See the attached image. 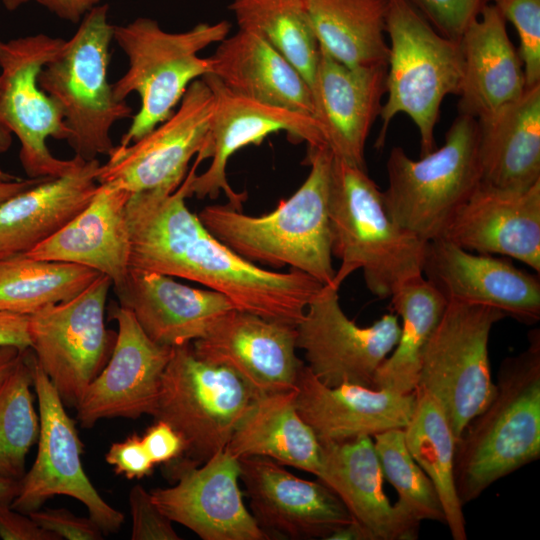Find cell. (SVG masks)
<instances>
[{
  "mask_svg": "<svg viewBox=\"0 0 540 540\" xmlns=\"http://www.w3.org/2000/svg\"><path fill=\"white\" fill-rule=\"evenodd\" d=\"M199 161L172 191L132 193L126 204L130 268L184 278L228 297L236 309L293 326L324 285L294 269L267 270L212 235L186 206Z\"/></svg>",
  "mask_w": 540,
  "mask_h": 540,
  "instance_id": "obj_1",
  "label": "cell"
},
{
  "mask_svg": "<svg viewBox=\"0 0 540 540\" xmlns=\"http://www.w3.org/2000/svg\"><path fill=\"white\" fill-rule=\"evenodd\" d=\"M390 298L392 311L400 317V336L379 367L374 387L412 393L417 387L425 347L447 302L424 276L407 282Z\"/></svg>",
  "mask_w": 540,
  "mask_h": 540,
  "instance_id": "obj_34",
  "label": "cell"
},
{
  "mask_svg": "<svg viewBox=\"0 0 540 540\" xmlns=\"http://www.w3.org/2000/svg\"><path fill=\"white\" fill-rule=\"evenodd\" d=\"M296 389L256 398L225 450L233 457H265L314 475L320 468V442L299 415Z\"/></svg>",
  "mask_w": 540,
  "mask_h": 540,
  "instance_id": "obj_32",
  "label": "cell"
},
{
  "mask_svg": "<svg viewBox=\"0 0 540 540\" xmlns=\"http://www.w3.org/2000/svg\"><path fill=\"white\" fill-rule=\"evenodd\" d=\"M240 479L260 528L287 539H326L353 520L321 481L302 479L265 457L238 459Z\"/></svg>",
  "mask_w": 540,
  "mask_h": 540,
  "instance_id": "obj_21",
  "label": "cell"
},
{
  "mask_svg": "<svg viewBox=\"0 0 540 540\" xmlns=\"http://www.w3.org/2000/svg\"><path fill=\"white\" fill-rule=\"evenodd\" d=\"M8 11H14L28 2H36L54 13L57 17L76 23L101 0H1Z\"/></svg>",
  "mask_w": 540,
  "mask_h": 540,
  "instance_id": "obj_47",
  "label": "cell"
},
{
  "mask_svg": "<svg viewBox=\"0 0 540 540\" xmlns=\"http://www.w3.org/2000/svg\"><path fill=\"white\" fill-rule=\"evenodd\" d=\"M24 351L0 384V478L20 480L40 433L31 387L33 356Z\"/></svg>",
  "mask_w": 540,
  "mask_h": 540,
  "instance_id": "obj_38",
  "label": "cell"
},
{
  "mask_svg": "<svg viewBox=\"0 0 540 540\" xmlns=\"http://www.w3.org/2000/svg\"><path fill=\"white\" fill-rule=\"evenodd\" d=\"M459 114L485 118L518 99L527 89L520 55L509 39L506 20L487 3L463 32Z\"/></svg>",
  "mask_w": 540,
  "mask_h": 540,
  "instance_id": "obj_28",
  "label": "cell"
},
{
  "mask_svg": "<svg viewBox=\"0 0 540 540\" xmlns=\"http://www.w3.org/2000/svg\"><path fill=\"white\" fill-rule=\"evenodd\" d=\"M386 75L387 64L348 66L320 47L312 94L334 157L366 169L365 145L381 113Z\"/></svg>",
  "mask_w": 540,
  "mask_h": 540,
  "instance_id": "obj_23",
  "label": "cell"
},
{
  "mask_svg": "<svg viewBox=\"0 0 540 540\" xmlns=\"http://www.w3.org/2000/svg\"><path fill=\"white\" fill-rule=\"evenodd\" d=\"M296 340V326L234 309L192 347L200 359L231 370L262 396L296 389L304 365Z\"/></svg>",
  "mask_w": 540,
  "mask_h": 540,
  "instance_id": "obj_19",
  "label": "cell"
},
{
  "mask_svg": "<svg viewBox=\"0 0 540 540\" xmlns=\"http://www.w3.org/2000/svg\"><path fill=\"white\" fill-rule=\"evenodd\" d=\"M202 79L213 92L214 110L207 139L196 155L200 162L211 158L208 169L196 174L191 184L192 195L198 199H215L223 191L228 204L242 211L247 195L235 192L229 185L228 160L241 148L260 144L268 135L286 132L293 140L306 142L308 147L327 145L316 118L234 94L211 74Z\"/></svg>",
  "mask_w": 540,
  "mask_h": 540,
  "instance_id": "obj_16",
  "label": "cell"
},
{
  "mask_svg": "<svg viewBox=\"0 0 540 540\" xmlns=\"http://www.w3.org/2000/svg\"><path fill=\"white\" fill-rule=\"evenodd\" d=\"M519 37L526 85L540 84V0H490Z\"/></svg>",
  "mask_w": 540,
  "mask_h": 540,
  "instance_id": "obj_40",
  "label": "cell"
},
{
  "mask_svg": "<svg viewBox=\"0 0 540 540\" xmlns=\"http://www.w3.org/2000/svg\"><path fill=\"white\" fill-rule=\"evenodd\" d=\"M322 49L348 66L387 64L390 0H305Z\"/></svg>",
  "mask_w": 540,
  "mask_h": 540,
  "instance_id": "obj_33",
  "label": "cell"
},
{
  "mask_svg": "<svg viewBox=\"0 0 540 540\" xmlns=\"http://www.w3.org/2000/svg\"><path fill=\"white\" fill-rule=\"evenodd\" d=\"M111 286L100 274L72 299L28 315L30 349L65 407H76L114 349L117 333L104 323Z\"/></svg>",
  "mask_w": 540,
  "mask_h": 540,
  "instance_id": "obj_11",
  "label": "cell"
},
{
  "mask_svg": "<svg viewBox=\"0 0 540 540\" xmlns=\"http://www.w3.org/2000/svg\"><path fill=\"white\" fill-rule=\"evenodd\" d=\"M386 34L387 100L375 146H384L390 122L403 113L419 131L422 156L436 148L434 129L444 98L460 92L459 43L441 35L404 0H390Z\"/></svg>",
  "mask_w": 540,
  "mask_h": 540,
  "instance_id": "obj_7",
  "label": "cell"
},
{
  "mask_svg": "<svg viewBox=\"0 0 540 540\" xmlns=\"http://www.w3.org/2000/svg\"><path fill=\"white\" fill-rule=\"evenodd\" d=\"M480 254L516 259L540 273V181L523 190L481 182L443 236Z\"/></svg>",
  "mask_w": 540,
  "mask_h": 540,
  "instance_id": "obj_22",
  "label": "cell"
},
{
  "mask_svg": "<svg viewBox=\"0 0 540 540\" xmlns=\"http://www.w3.org/2000/svg\"><path fill=\"white\" fill-rule=\"evenodd\" d=\"M0 346L30 349L27 315L0 311Z\"/></svg>",
  "mask_w": 540,
  "mask_h": 540,
  "instance_id": "obj_48",
  "label": "cell"
},
{
  "mask_svg": "<svg viewBox=\"0 0 540 540\" xmlns=\"http://www.w3.org/2000/svg\"><path fill=\"white\" fill-rule=\"evenodd\" d=\"M24 351L26 350H20L13 346H0V384L12 370Z\"/></svg>",
  "mask_w": 540,
  "mask_h": 540,
  "instance_id": "obj_51",
  "label": "cell"
},
{
  "mask_svg": "<svg viewBox=\"0 0 540 540\" xmlns=\"http://www.w3.org/2000/svg\"><path fill=\"white\" fill-rule=\"evenodd\" d=\"M33 387L38 402L40 433L36 459L20 479L11 507L29 514L56 495L84 504L103 533L120 530L124 515L107 503L87 477L81 461L83 445L75 421L66 412L56 388L33 356Z\"/></svg>",
  "mask_w": 540,
  "mask_h": 540,
  "instance_id": "obj_13",
  "label": "cell"
},
{
  "mask_svg": "<svg viewBox=\"0 0 540 540\" xmlns=\"http://www.w3.org/2000/svg\"><path fill=\"white\" fill-rule=\"evenodd\" d=\"M64 43L43 33L0 40V117L20 142L19 159L29 178L62 176L81 159L56 158L46 144L49 137L70 136L61 111L38 83Z\"/></svg>",
  "mask_w": 540,
  "mask_h": 540,
  "instance_id": "obj_12",
  "label": "cell"
},
{
  "mask_svg": "<svg viewBox=\"0 0 540 540\" xmlns=\"http://www.w3.org/2000/svg\"><path fill=\"white\" fill-rule=\"evenodd\" d=\"M505 317L492 307L449 302L425 347L417 387L440 404L456 440L493 396L489 338Z\"/></svg>",
  "mask_w": 540,
  "mask_h": 540,
  "instance_id": "obj_10",
  "label": "cell"
},
{
  "mask_svg": "<svg viewBox=\"0 0 540 540\" xmlns=\"http://www.w3.org/2000/svg\"><path fill=\"white\" fill-rule=\"evenodd\" d=\"M109 6L98 4L82 18L74 35L41 70L40 88L61 111L75 156L85 160L114 148L112 126L131 117L132 109L115 98L108 81L113 27Z\"/></svg>",
  "mask_w": 540,
  "mask_h": 540,
  "instance_id": "obj_6",
  "label": "cell"
},
{
  "mask_svg": "<svg viewBox=\"0 0 540 540\" xmlns=\"http://www.w3.org/2000/svg\"><path fill=\"white\" fill-rule=\"evenodd\" d=\"M97 159H80L66 174L46 178L0 203V258L28 253L92 200L99 183Z\"/></svg>",
  "mask_w": 540,
  "mask_h": 540,
  "instance_id": "obj_30",
  "label": "cell"
},
{
  "mask_svg": "<svg viewBox=\"0 0 540 540\" xmlns=\"http://www.w3.org/2000/svg\"><path fill=\"white\" fill-rule=\"evenodd\" d=\"M327 540H369V537L362 526L352 520L333 532Z\"/></svg>",
  "mask_w": 540,
  "mask_h": 540,
  "instance_id": "obj_50",
  "label": "cell"
},
{
  "mask_svg": "<svg viewBox=\"0 0 540 540\" xmlns=\"http://www.w3.org/2000/svg\"><path fill=\"white\" fill-rule=\"evenodd\" d=\"M112 315L118 324L112 354L75 407L77 420L85 428L106 418L153 416L173 351L150 339L129 309L116 307Z\"/></svg>",
  "mask_w": 540,
  "mask_h": 540,
  "instance_id": "obj_18",
  "label": "cell"
},
{
  "mask_svg": "<svg viewBox=\"0 0 540 540\" xmlns=\"http://www.w3.org/2000/svg\"><path fill=\"white\" fill-rule=\"evenodd\" d=\"M334 155L327 145L308 147L310 172L288 199L270 213L249 216L226 205L198 213L206 229L247 261L301 271L332 286L329 196Z\"/></svg>",
  "mask_w": 540,
  "mask_h": 540,
  "instance_id": "obj_2",
  "label": "cell"
},
{
  "mask_svg": "<svg viewBox=\"0 0 540 540\" xmlns=\"http://www.w3.org/2000/svg\"><path fill=\"white\" fill-rule=\"evenodd\" d=\"M415 391L402 394L353 384L329 387L303 365L295 404L320 442H340L403 429L415 407Z\"/></svg>",
  "mask_w": 540,
  "mask_h": 540,
  "instance_id": "obj_25",
  "label": "cell"
},
{
  "mask_svg": "<svg viewBox=\"0 0 540 540\" xmlns=\"http://www.w3.org/2000/svg\"><path fill=\"white\" fill-rule=\"evenodd\" d=\"M230 28L228 21L221 20L172 33L148 17L113 27V39L128 58L127 71L112 84L114 96L125 101L137 93L141 100L119 145L131 144L169 118L188 86L211 74L209 58L198 53L225 39Z\"/></svg>",
  "mask_w": 540,
  "mask_h": 540,
  "instance_id": "obj_5",
  "label": "cell"
},
{
  "mask_svg": "<svg viewBox=\"0 0 540 540\" xmlns=\"http://www.w3.org/2000/svg\"><path fill=\"white\" fill-rule=\"evenodd\" d=\"M154 342L181 346L202 338L224 314L236 309L225 295L194 288L173 277L130 268L123 287L115 291Z\"/></svg>",
  "mask_w": 540,
  "mask_h": 540,
  "instance_id": "obj_26",
  "label": "cell"
},
{
  "mask_svg": "<svg viewBox=\"0 0 540 540\" xmlns=\"http://www.w3.org/2000/svg\"><path fill=\"white\" fill-rule=\"evenodd\" d=\"M99 275L85 266L35 259L27 253L0 258V311L28 316L72 299Z\"/></svg>",
  "mask_w": 540,
  "mask_h": 540,
  "instance_id": "obj_36",
  "label": "cell"
},
{
  "mask_svg": "<svg viewBox=\"0 0 540 540\" xmlns=\"http://www.w3.org/2000/svg\"><path fill=\"white\" fill-rule=\"evenodd\" d=\"M257 397L234 372L200 359L187 343L173 347L153 416L180 435L183 459L199 465L226 448Z\"/></svg>",
  "mask_w": 540,
  "mask_h": 540,
  "instance_id": "obj_9",
  "label": "cell"
},
{
  "mask_svg": "<svg viewBox=\"0 0 540 540\" xmlns=\"http://www.w3.org/2000/svg\"><path fill=\"white\" fill-rule=\"evenodd\" d=\"M141 437L155 465L171 462L183 454L184 444L180 435L162 420H156Z\"/></svg>",
  "mask_w": 540,
  "mask_h": 540,
  "instance_id": "obj_45",
  "label": "cell"
},
{
  "mask_svg": "<svg viewBox=\"0 0 540 540\" xmlns=\"http://www.w3.org/2000/svg\"><path fill=\"white\" fill-rule=\"evenodd\" d=\"M386 170L383 197L393 221L427 242L441 238L482 182L477 120L458 114L444 144L418 160L393 147Z\"/></svg>",
  "mask_w": 540,
  "mask_h": 540,
  "instance_id": "obj_8",
  "label": "cell"
},
{
  "mask_svg": "<svg viewBox=\"0 0 540 540\" xmlns=\"http://www.w3.org/2000/svg\"><path fill=\"white\" fill-rule=\"evenodd\" d=\"M441 35L459 42L467 26L490 0H404Z\"/></svg>",
  "mask_w": 540,
  "mask_h": 540,
  "instance_id": "obj_41",
  "label": "cell"
},
{
  "mask_svg": "<svg viewBox=\"0 0 540 540\" xmlns=\"http://www.w3.org/2000/svg\"><path fill=\"white\" fill-rule=\"evenodd\" d=\"M132 516V540H180L172 521L159 509L143 486L135 485L129 493Z\"/></svg>",
  "mask_w": 540,
  "mask_h": 540,
  "instance_id": "obj_42",
  "label": "cell"
},
{
  "mask_svg": "<svg viewBox=\"0 0 540 540\" xmlns=\"http://www.w3.org/2000/svg\"><path fill=\"white\" fill-rule=\"evenodd\" d=\"M28 515L38 526L57 535L60 539H103V531L90 517H79L63 508L38 509Z\"/></svg>",
  "mask_w": 540,
  "mask_h": 540,
  "instance_id": "obj_43",
  "label": "cell"
},
{
  "mask_svg": "<svg viewBox=\"0 0 540 540\" xmlns=\"http://www.w3.org/2000/svg\"><path fill=\"white\" fill-rule=\"evenodd\" d=\"M106 462L116 474L127 479H141L152 473L154 462L150 458L142 437L132 434L125 440L113 443L105 455Z\"/></svg>",
  "mask_w": 540,
  "mask_h": 540,
  "instance_id": "obj_44",
  "label": "cell"
},
{
  "mask_svg": "<svg viewBox=\"0 0 540 540\" xmlns=\"http://www.w3.org/2000/svg\"><path fill=\"white\" fill-rule=\"evenodd\" d=\"M337 288L323 286L296 326L297 348L308 368L329 387L343 384L374 387L376 373L396 346L399 317L393 311L361 327L347 317Z\"/></svg>",
  "mask_w": 540,
  "mask_h": 540,
  "instance_id": "obj_14",
  "label": "cell"
},
{
  "mask_svg": "<svg viewBox=\"0 0 540 540\" xmlns=\"http://www.w3.org/2000/svg\"><path fill=\"white\" fill-rule=\"evenodd\" d=\"M214 110V95L201 78L186 89L179 108L140 139L114 146L99 166L97 181L137 193L176 190L191 158L203 148Z\"/></svg>",
  "mask_w": 540,
  "mask_h": 540,
  "instance_id": "obj_15",
  "label": "cell"
},
{
  "mask_svg": "<svg viewBox=\"0 0 540 540\" xmlns=\"http://www.w3.org/2000/svg\"><path fill=\"white\" fill-rule=\"evenodd\" d=\"M415 396L413 413L403 428L407 448L435 486L452 538L466 540L463 505L454 480L456 437L435 398L420 387Z\"/></svg>",
  "mask_w": 540,
  "mask_h": 540,
  "instance_id": "obj_35",
  "label": "cell"
},
{
  "mask_svg": "<svg viewBox=\"0 0 540 540\" xmlns=\"http://www.w3.org/2000/svg\"><path fill=\"white\" fill-rule=\"evenodd\" d=\"M229 9L239 29L265 37L313 88L320 45L305 0H233Z\"/></svg>",
  "mask_w": 540,
  "mask_h": 540,
  "instance_id": "obj_37",
  "label": "cell"
},
{
  "mask_svg": "<svg viewBox=\"0 0 540 540\" xmlns=\"http://www.w3.org/2000/svg\"><path fill=\"white\" fill-rule=\"evenodd\" d=\"M503 359L487 406L456 441L454 480L462 505L540 456V330Z\"/></svg>",
  "mask_w": 540,
  "mask_h": 540,
  "instance_id": "obj_3",
  "label": "cell"
},
{
  "mask_svg": "<svg viewBox=\"0 0 540 540\" xmlns=\"http://www.w3.org/2000/svg\"><path fill=\"white\" fill-rule=\"evenodd\" d=\"M44 179L46 178H19L13 181L0 182V203L13 195L34 186Z\"/></svg>",
  "mask_w": 540,
  "mask_h": 540,
  "instance_id": "obj_49",
  "label": "cell"
},
{
  "mask_svg": "<svg viewBox=\"0 0 540 540\" xmlns=\"http://www.w3.org/2000/svg\"><path fill=\"white\" fill-rule=\"evenodd\" d=\"M320 442V441H319ZM317 478L343 502L369 540H415L420 522L383 491V474L373 437L320 442Z\"/></svg>",
  "mask_w": 540,
  "mask_h": 540,
  "instance_id": "obj_24",
  "label": "cell"
},
{
  "mask_svg": "<svg viewBox=\"0 0 540 540\" xmlns=\"http://www.w3.org/2000/svg\"><path fill=\"white\" fill-rule=\"evenodd\" d=\"M332 256L340 260L333 287L363 273L367 289L390 298L423 276L427 241L399 226L387 212L383 191L366 169L333 159L329 196Z\"/></svg>",
  "mask_w": 540,
  "mask_h": 540,
  "instance_id": "obj_4",
  "label": "cell"
},
{
  "mask_svg": "<svg viewBox=\"0 0 540 540\" xmlns=\"http://www.w3.org/2000/svg\"><path fill=\"white\" fill-rule=\"evenodd\" d=\"M12 143V132L0 117V154L6 152ZM19 179L17 176L3 171L0 168V182L13 181Z\"/></svg>",
  "mask_w": 540,
  "mask_h": 540,
  "instance_id": "obj_52",
  "label": "cell"
},
{
  "mask_svg": "<svg viewBox=\"0 0 540 540\" xmlns=\"http://www.w3.org/2000/svg\"><path fill=\"white\" fill-rule=\"evenodd\" d=\"M477 123L483 183L523 190L540 181V84Z\"/></svg>",
  "mask_w": 540,
  "mask_h": 540,
  "instance_id": "obj_31",
  "label": "cell"
},
{
  "mask_svg": "<svg viewBox=\"0 0 540 540\" xmlns=\"http://www.w3.org/2000/svg\"><path fill=\"white\" fill-rule=\"evenodd\" d=\"M383 477L398 494L396 504L419 522L445 524L443 507L435 486L410 454L401 428L373 436Z\"/></svg>",
  "mask_w": 540,
  "mask_h": 540,
  "instance_id": "obj_39",
  "label": "cell"
},
{
  "mask_svg": "<svg viewBox=\"0 0 540 540\" xmlns=\"http://www.w3.org/2000/svg\"><path fill=\"white\" fill-rule=\"evenodd\" d=\"M423 276L447 303L492 307L528 325L540 320L539 274L503 258L438 238L427 243Z\"/></svg>",
  "mask_w": 540,
  "mask_h": 540,
  "instance_id": "obj_20",
  "label": "cell"
},
{
  "mask_svg": "<svg viewBox=\"0 0 540 540\" xmlns=\"http://www.w3.org/2000/svg\"><path fill=\"white\" fill-rule=\"evenodd\" d=\"M20 480L0 478V500L11 503L16 497Z\"/></svg>",
  "mask_w": 540,
  "mask_h": 540,
  "instance_id": "obj_53",
  "label": "cell"
},
{
  "mask_svg": "<svg viewBox=\"0 0 540 540\" xmlns=\"http://www.w3.org/2000/svg\"><path fill=\"white\" fill-rule=\"evenodd\" d=\"M175 485L150 491L172 521L203 540H268L243 502L238 459L225 449L202 464L183 459L172 468Z\"/></svg>",
  "mask_w": 540,
  "mask_h": 540,
  "instance_id": "obj_17",
  "label": "cell"
},
{
  "mask_svg": "<svg viewBox=\"0 0 540 540\" xmlns=\"http://www.w3.org/2000/svg\"><path fill=\"white\" fill-rule=\"evenodd\" d=\"M0 538L3 540H59L60 538L38 526L28 514L13 509L9 502L0 500Z\"/></svg>",
  "mask_w": 540,
  "mask_h": 540,
  "instance_id": "obj_46",
  "label": "cell"
},
{
  "mask_svg": "<svg viewBox=\"0 0 540 540\" xmlns=\"http://www.w3.org/2000/svg\"><path fill=\"white\" fill-rule=\"evenodd\" d=\"M132 193L99 184L89 204L27 254L35 259L85 266L108 276L117 291L130 271L126 204Z\"/></svg>",
  "mask_w": 540,
  "mask_h": 540,
  "instance_id": "obj_27",
  "label": "cell"
},
{
  "mask_svg": "<svg viewBox=\"0 0 540 540\" xmlns=\"http://www.w3.org/2000/svg\"><path fill=\"white\" fill-rule=\"evenodd\" d=\"M218 44L214 54L208 57L211 75L226 89L263 104L316 118L310 86L265 37L239 29Z\"/></svg>",
  "mask_w": 540,
  "mask_h": 540,
  "instance_id": "obj_29",
  "label": "cell"
}]
</instances>
